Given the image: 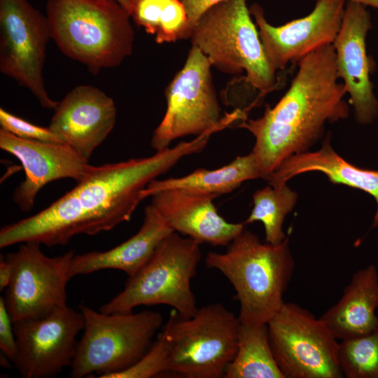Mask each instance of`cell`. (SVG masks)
I'll list each match as a JSON object with an SVG mask.
<instances>
[{"label":"cell","mask_w":378,"mask_h":378,"mask_svg":"<svg viewBox=\"0 0 378 378\" xmlns=\"http://www.w3.org/2000/svg\"><path fill=\"white\" fill-rule=\"evenodd\" d=\"M202 259L200 244L174 232L157 246L149 260L124 289L99 309L102 313H127L141 305L165 304L184 317L199 308L191 288Z\"/></svg>","instance_id":"obj_6"},{"label":"cell","mask_w":378,"mask_h":378,"mask_svg":"<svg viewBox=\"0 0 378 378\" xmlns=\"http://www.w3.org/2000/svg\"><path fill=\"white\" fill-rule=\"evenodd\" d=\"M51 38L68 57L94 75L132 54L131 14L115 0H48Z\"/></svg>","instance_id":"obj_4"},{"label":"cell","mask_w":378,"mask_h":378,"mask_svg":"<svg viewBox=\"0 0 378 378\" xmlns=\"http://www.w3.org/2000/svg\"><path fill=\"white\" fill-rule=\"evenodd\" d=\"M339 363L346 378H378V327L357 337L340 341Z\"/></svg>","instance_id":"obj_26"},{"label":"cell","mask_w":378,"mask_h":378,"mask_svg":"<svg viewBox=\"0 0 378 378\" xmlns=\"http://www.w3.org/2000/svg\"><path fill=\"white\" fill-rule=\"evenodd\" d=\"M297 64L280 100L273 107L266 106L261 117L238 125L255 137L251 152L266 181L286 159L307 151L322 136L327 122L346 119L349 114L332 44L312 51Z\"/></svg>","instance_id":"obj_2"},{"label":"cell","mask_w":378,"mask_h":378,"mask_svg":"<svg viewBox=\"0 0 378 378\" xmlns=\"http://www.w3.org/2000/svg\"><path fill=\"white\" fill-rule=\"evenodd\" d=\"M131 16L158 43L186 38L188 16L181 0H132Z\"/></svg>","instance_id":"obj_24"},{"label":"cell","mask_w":378,"mask_h":378,"mask_svg":"<svg viewBox=\"0 0 378 378\" xmlns=\"http://www.w3.org/2000/svg\"><path fill=\"white\" fill-rule=\"evenodd\" d=\"M40 245L22 243L5 256L13 269L4 298L13 323L44 317L66 306L69 270L75 253L48 257Z\"/></svg>","instance_id":"obj_12"},{"label":"cell","mask_w":378,"mask_h":378,"mask_svg":"<svg viewBox=\"0 0 378 378\" xmlns=\"http://www.w3.org/2000/svg\"><path fill=\"white\" fill-rule=\"evenodd\" d=\"M240 321L220 303L184 317L173 309L161 334L169 349L168 372L186 378L224 377L233 360Z\"/></svg>","instance_id":"obj_7"},{"label":"cell","mask_w":378,"mask_h":378,"mask_svg":"<svg viewBox=\"0 0 378 378\" xmlns=\"http://www.w3.org/2000/svg\"><path fill=\"white\" fill-rule=\"evenodd\" d=\"M18 353L14 365L23 378H48L71 365L84 328L81 312L66 306L44 317L13 323Z\"/></svg>","instance_id":"obj_13"},{"label":"cell","mask_w":378,"mask_h":378,"mask_svg":"<svg viewBox=\"0 0 378 378\" xmlns=\"http://www.w3.org/2000/svg\"><path fill=\"white\" fill-rule=\"evenodd\" d=\"M0 148L21 162L25 178L15 188L13 202L23 212L29 211L38 192L50 182L62 178L82 180L92 165L69 146L27 139L0 129Z\"/></svg>","instance_id":"obj_16"},{"label":"cell","mask_w":378,"mask_h":378,"mask_svg":"<svg viewBox=\"0 0 378 378\" xmlns=\"http://www.w3.org/2000/svg\"><path fill=\"white\" fill-rule=\"evenodd\" d=\"M351 1L360 4L366 7L370 6L378 9V0H350Z\"/></svg>","instance_id":"obj_32"},{"label":"cell","mask_w":378,"mask_h":378,"mask_svg":"<svg viewBox=\"0 0 378 378\" xmlns=\"http://www.w3.org/2000/svg\"><path fill=\"white\" fill-rule=\"evenodd\" d=\"M113 100L92 85H78L54 108L50 129L62 142L88 160L114 127Z\"/></svg>","instance_id":"obj_17"},{"label":"cell","mask_w":378,"mask_h":378,"mask_svg":"<svg viewBox=\"0 0 378 378\" xmlns=\"http://www.w3.org/2000/svg\"><path fill=\"white\" fill-rule=\"evenodd\" d=\"M174 232L155 207L152 204L147 205L143 223L135 234L108 251L74 255L69 277L71 279L106 269L121 270L132 276L149 260L160 243Z\"/></svg>","instance_id":"obj_19"},{"label":"cell","mask_w":378,"mask_h":378,"mask_svg":"<svg viewBox=\"0 0 378 378\" xmlns=\"http://www.w3.org/2000/svg\"><path fill=\"white\" fill-rule=\"evenodd\" d=\"M205 265L232 284L239 302L240 322L255 324L267 323L281 309L295 269L288 237L279 244L262 243L245 229L224 253L209 252Z\"/></svg>","instance_id":"obj_3"},{"label":"cell","mask_w":378,"mask_h":378,"mask_svg":"<svg viewBox=\"0 0 378 378\" xmlns=\"http://www.w3.org/2000/svg\"><path fill=\"white\" fill-rule=\"evenodd\" d=\"M225 0H181L188 16L186 38H190L192 30L202 15L209 8Z\"/></svg>","instance_id":"obj_30"},{"label":"cell","mask_w":378,"mask_h":378,"mask_svg":"<svg viewBox=\"0 0 378 378\" xmlns=\"http://www.w3.org/2000/svg\"><path fill=\"white\" fill-rule=\"evenodd\" d=\"M151 197V204L174 232L200 244L227 246L244 229V223H230L218 214L214 195L168 189Z\"/></svg>","instance_id":"obj_18"},{"label":"cell","mask_w":378,"mask_h":378,"mask_svg":"<svg viewBox=\"0 0 378 378\" xmlns=\"http://www.w3.org/2000/svg\"><path fill=\"white\" fill-rule=\"evenodd\" d=\"M50 38L46 15L27 0H0V71L27 88L43 108L54 109L57 102L49 97L43 74Z\"/></svg>","instance_id":"obj_11"},{"label":"cell","mask_w":378,"mask_h":378,"mask_svg":"<svg viewBox=\"0 0 378 378\" xmlns=\"http://www.w3.org/2000/svg\"><path fill=\"white\" fill-rule=\"evenodd\" d=\"M190 38L219 71L246 72V83L259 91L253 107L276 88V71L266 57L246 0H225L211 6L199 18Z\"/></svg>","instance_id":"obj_5"},{"label":"cell","mask_w":378,"mask_h":378,"mask_svg":"<svg viewBox=\"0 0 378 378\" xmlns=\"http://www.w3.org/2000/svg\"><path fill=\"white\" fill-rule=\"evenodd\" d=\"M0 125L1 128L23 139L63 143L49 127H44L34 125L3 108H0Z\"/></svg>","instance_id":"obj_28"},{"label":"cell","mask_w":378,"mask_h":378,"mask_svg":"<svg viewBox=\"0 0 378 378\" xmlns=\"http://www.w3.org/2000/svg\"><path fill=\"white\" fill-rule=\"evenodd\" d=\"M346 3V0H316L307 15L278 27L270 24L262 8L253 4L249 11L272 68L283 70L320 47L332 44L342 26Z\"/></svg>","instance_id":"obj_14"},{"label":"cell","mask_w":378,"mask_h":378,"mask_svg":"<svg viewBox=\"0 0 378 378\" xmlns=\"http://www.w3.org/2000/svg\"><path fill=\"white\" fill-rule=\"evenodd\" d=\"M80 312L84 332L71 364L73 378H113L128 369L148 350L163 322L160 312L148 310L106 314L82 305Z\"/></svg>","instance_id":"obj_8"},{"label":"cell","mask_w":378,"mask_h":378,"mask_svg":"<svg viewBox=\"0 0 378 378\" xmlns=\"http://www.w3.org/2000/svg\"><path fill=\"white\" fill-rule=\"evenodd\" d=\"M169 349L160 333L146 353L132 366L113 378H150L168 372Z\"/></svg>","instance_id":"obj_27"},{"label":"cell","mask_w":378,"mask_h":378,"mask_svg":"<svg viewBox=\"0 0 378 378\" xmlns=\"http://www.w3.org/2000/svg\"><path fill=\"white\" fill-rule=\"evenodd\" d=\"M121 4L131 14L132 12V0H115Z\"/></svg>","instance_id":"obj_33"},{"label":"cell","mask_w":378,"mask_h":378,"mask_svg":"<svg viewBox=\"0 0 378 378\" xmlns=\"http://www.w3.org/2000/svg\"><path fill=\"white\" fill-rule=\"evenodd\" d=\"M211 66L207 57L192 46L183 67L165 89L166 112L150 141L156 152L169 148L178 138L199 136L215 128L223 130L247 119L248 114L241 109L220 118Z\"/></svg>","instance_id":"obj_9"},{"label":"cell","mask_w":378,"mask_h":378,"mask_svg":"<svg viewBox=\"0 0 378 378\" xmlns=\"http://www.w3.org/2000/svg\"><path fill=\"white\" fill-rule=\"evenodd\" d=\"M378 271L370 265L357 270L334 305L320 317L340 342L366 335L378 327Z\"/></svg>","instance_id":"obj_20"},{"label":"cell","mask_w":378,"mask_h":378,"mask_svg":"<svg viewBox=\"0 0 378 378\" xmlns=\"http://www.w3.org/2000/svg\"><path fill=\"white\" fill-rule=\"evenodd\" d=\"M298 200L297 193L286 184L274 188L270 185L253 195V207L244 225L260 221L264 226L265 242L279 244L286 236L283 230L284 219Z\"/></svg>","instance_id":"obj_25"},{"label":"cell","mask_w":378,"mask_h":378,"mask_svg":"<svg viewBox=\"0 0 378 378\" xmlns=\"http://www.w3.org/2000/svg\"><path fill=\"white\" fill-rule=\"evenodd\" d=\"M311 172L324 174L332 183L346 185L372 195L377 206L372 227L378 225V171L360 168L343 159L331 146L330 135L318 150L306 151L286 159L267 181L271 186L279 188L295 176Z\"/></svg>","instance_id":"obj_21"},{"label":"cell","mask_w":378,"mask_h":378,"mask_svg":"<svg viewBox=\"0 0 378 378\" xmlns=\"http://www.w3.org/2000/svg\"><path fill=\"white\" fill-rule=\"evenodd\" d=\"M225 378H284L274 357L267 323L240 322L237 349Z\"/></svg>","instance_id":"obj_23"},{"label":"cell","mask_w":378,"mask_h":378,"mask_svg":"<svg viewBox=\"0 0 378 378\" xmlns=\"http://www.w3.org/2000/svg\"><path fill=\"white\" fill-rule=\"evenodd\" d=\"M262 178L254 154L237 156L230 164L214 170L199 168L178 178L151 181L142 192L144 199L168 189H181L216 197L231 192L246 181Z\"/></svg>","instance_id":"obj_22"},{"label":"cell","mask_w":378,"mask_h":378,"mask_svg":"<svg viewBox=\"0 0 378 378\" xmlns=\"http://www.w3.org/2000/svg\"><path fill=\"white\" fill-rule=\"evenodd\" d=\"M211 135L206 132L189 141L154 155L92 166L71 190L38 213L0 230V248L24 242L62 246L78 234L94 235L129 221L143 190L183 158L202 150Z\"/></svg>","instance_id":"obj_1"},{"label":"cell","mask_w":378,"mask_h":378,"mask_svg":"<svg viewBox=\"0 0 378 378\" xmlns=\"http://www.w3.org/2000/svg\"><path fill=\"white\" fill-rule=\"evenodd\" d=\"M12 265L5 256L0 258V290L6 288L10 283L12 276Z\"/></svg>","instance_id":"obj_31"},{"label":"cell","mask_w":378,"mask_h":378,"mask_svg":"<svg viewBox=\"0 0 378 378\" xmlns=\"http://www.w3.org/2000/svg\"><path fill=\"white\" fill-rule=\"evenodd\" d=\"M372 28L367 7L350 0L346 3L340 29L332 43L337 73L356 121L372 123L378 116V99L370 80L373 64L367 54L366 37Z\"/></svg>","instance_id":"obj_15"},{"label":"cell","mask_w":378,"mask_h":378,"mask_svg":"<svg viewBox=\"0 0 378 378\" xmlns=\"http://www.w3.org/2000/svg\"><path fill=\"white\" fill-rule=\"evenodd\" d=\"M12 319L6 309L5 299L0 298V348L3 353L13 362L18 353L15 335L12 326Z\"/></svg>","instance_id":"obj_29"},{"label":"cell","mask_w":378,"mask_h":378,"mask_svg":"<svg viewBox=\"0 0 378 378\" xmlns=\"http://www.w3.org/2000/svg\"><path fill=\"white\" fill-rule=\"evenodd\" d=\"M270 343L284 378H342L339 341L308 309L284 302L268 321Z\"/></svg>","instance_id":"obj_10"}]
</instances>
